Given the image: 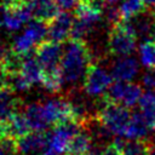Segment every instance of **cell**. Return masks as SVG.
<instances>
[{
    "label": "cell",
    "mask_w": 155,
    "mask_h": 155,
    "mask_svg": "<svg viewBox=\"0 0 155 155\" xmlns=\"http://www.w3.org/2000/svg\"><path fill=\"white\" fill-rule=\"evenodd\" d=\"M91 52L84 40L69 39L63 46L61 71L67 84H76L91 64Z\"/></svg>",
    "instance_id": "1"
},
{
    "label": "cell",
    "mask_w": 155,
    "mask_h": 155,
    "mask_svg": "<svg viewBox=\"0 0 155 155\" xmlns=\"http://www.w3.org/2000/svg\"><path fill=\"white\" fill-rule=\"evenodd\" d=\"M96 116L111 134L125 137L132 114L127 107L119 103H109L103 98V104Z\"/></svg>",
    "instance_id": "2"
},
{
    "label": "cell",
    "mask_w": 155,
    "mask_h": 155,
    "mask_svg": "<svg viewBox=\"0 0 155 155\" xmlns=\"http://www.w3.org/2000/svg\"><path fill=\"white\" fill-rule=\"evenodd\" d=\"M137 30L131 19H122L120 23L113 25L108 38L109 53L119 57L130 56L136 48Z\"/></svg>",
    "instance_id": "3"
},
{
    "label": "cell",
    "mask_w": 155,
    "mask_h": 155,
    "mask_svg": "<svg viewBox=\"0 0 155 155\" xmlns=\"http://www.w3.org/2000/svg\"><path fill=\"white\" fill-rule=\"evenodd\" d=\"M113 82V76L97 62H91L84 76V91L90 97H102Z\"/></svg>",
    "instance_id": "4"
},
{
    "label": "cell",
    "mask_w": 155,
    "mask_h": 155,
    "mask_svg": "<svg viewBox=\"0 0 155 155\" xmlns=\"http://www.w3.org/2000/svg\"><path fill=\"white\" fill-rule=\"evenodd\" d=\"M35 54L44 71L61 69L63 45L51 40H45L35 47Z\"/></svg>",
    "instance_id": "5"
},
{
    "label": "cell",
    "mask_w": 155,
    "mask_h": 155,
    "mask_svg": "<svg viewBox=\"0 0 155 155\" xmlns=\"http://www.w3.org/2000/svg\"><path fill=\"white\" fill-rule=\"evenodd\" d=\"M74 22V15L68 11H59V13L48 22V34L47 40L63 44L70 39L71 27Z\"/></svg>",
    "instance_id": "6"
},
{
    "label": "cell",
    "mask_w": 155,
    "mask_h": 155,
    "mask_svg": "<svg viewBox=\"0 0 155 155\" xmlns=\"http://www.w3.org/2000/svg\"><path fill=\"white\" fill-rule=\"evenodd\" d=\"M42 108L51 126L74 119L70 101L67 98L47 99L45 103H42Z\"/></svg>",
    "instance_id": "7"
},
{
    "label": "cell",
    "mask_w": 155,
    "mask_h": 155,
    "mask_svg": "<svg viewBox=\"0 0 155 155\" xmlns=\"http://www.w3.org/2000/svg\"><path fill=\"white\" fill-rule=\"evenodd\" d=\"M47 142L46 131H30L24 137L17 139V155H38Z\"/></svg>",
    "instance_id": "8"
},
{
    "label": "cell",
    "mask_w": 155,
    "mask_h": 155,
    "mask_svg": "<svg viewBox=\"0 0 155 155\" xmlns=\"http://www.w3.org/2000/svg\"><path fill=\"white\" fill-rule=\"evenodd\" d=\"M21 101L15 96V91L7 86L0 88V122L7 124L19 110Z\"/></svg>",
    "instance_id": "9"
},
{
    "label": "cell",
    "mask_w": 155,
    "mask_h": 155,
    "mask_svg": "<svg viewBox=\"0 0 155 155\" xmlns=\"http://www.w3.org/2000/svg\"><path fill=\"white\" fill-rule=\"evenodd\" d=\"M138 73V62L130 57H120L111 67L110 74L113 76V80L115 81H125L130 82Z\"/></svg>",
    "instance_id": "10"
},
{
    "label": "cell",
    "mask_w": 155,
    "mask_h": 155,
    "mask_svg": "<svg viewBox=\"0 0 155 155\" xmlns=\"http://www.w3.org/2000/svg\"><path fill=\"white\" fill-rule=\"evenodd\" d=\"M23 113L27 117V121L31 131H46L51 126L45 115L42 104L40 103H31L27 105Z\"/></svg>",
    "instance_id": "11"
},
{
    "label": "cell",
    "mask_w": 155,
    "mask_h": 155,
    "mask_svg": "<svg viewBox=\"0 0 155 155\" xmlns=\"http://www.w3.org/2000/svg\"><path fill=\"white\" fill-rule=\"evenodd\" d=\"M21 74L31 84H39L42 81V75H44V69L41 67V64L39 63L36 54H35V50L30 51L29 53L24 54V59H23V65H22V70Z\"/></svg>",
    "instance_id": "12"
},
{
    "label": "cell",
    "mask_w": 155,
    "mask_h": 155,
    "mask_svg": "<svg viewBox=\"0 0 155 155\" xmlns=\"http://www.w3.org/2000/svg\"><path fill=\"white\" fill-rule=\"evenodd\" d=\"M34 18L44 21L46 23L51 22L61 11L56 0H30Z\"/></svg>",
    "instance_id": "13"
},
{
    "label": "cell",
    "mask_w": 155,
    "mask_h": 155,
    "mask_svg": "<svg viewBox=\"0 0 155 155\" xmlns=\"http://www.w3.org/2000/svg\"><path fill=\"white\" fill-rule=\"evenodd\" d=\"M92 144H93L92 136H91L90 131L85 126L69 142L67 155H81V154H85V153H87L88 150L92 149V147H93Z\"/></svg>",
    "instance_id": "14"
},
{
    "label": "cell",
    "mask_w": 155,
    "mask_h": 155,
    "mask_svg": "<svg viewBox=\"0 0 155 155\" xmlns=\"http://www.w3.org/2000/svg\"><path fill=\"white\" fill-rule=\"evenodd\" d=\"M6 130H7V136L12 137L15 139H19L28 134L31 130L30 126L27 121V117L24 113L21 110L18 111L7 124H6Z\"/></svg>",
    "instance_id": "15"
},
{
    "label": "cell",
    "mask_w": 155,
    "mask_h": 155,
    "mask_svg": "<svg viewBox=\"0 0 155 155\" xmlns=\"http://www.w3.org/2000/svg\"><path fill=\"white\" fill-rule=\"evenodd\" d=\"M149 126L147 125L140 110L134 111L131 116L130 125L127 127L125 138L126 139H143L148 134Z\"/></svg>",
    "instance_id": "16"
},
{
    "label": "cell",
    "mask_w": 155,
    "mask_h": 155,
    "mask_svg": "<svg viewBox=\"0 0 155 155\" xmlns=\"http://www.w3.org/2000/svg\"><path fill=\"white\" fill-rule=\"evenodd\" d=\"M138 104L147 125L149 128L155 130V92L147 91L143 93Z\"/></svg>",
    "instance_id": "17"
},
{
    "label": "cell",
    "mask_w": 155,
    "mask_h": 155,
    "mask_svg": "<svg viewBox=\"0 0 155 155\" xmlns=\"http://www.w3.org/2000/svg\"><path fill=\"white\" fill-rule=\"evenodd\" d=\"M23 59H24L23 54H19L11 48L0 63H1L2 69L8 74V76H11V75L21 73L22 65H23Z\"/></svg>",
    "instance_id": "18"
},
{
    "label": "cell",
    "mask_w": 155,
    "mask_h": 155,
    "mask_svg": "<svg viewBox=\"0 0 155 155\" xmlns=\"http://www.w3.org/2000/svg\"><path fill=\"white\" fill-rule=\"evenodd\" d=\"M121 153L122 155H150L151 144L144 139H127Z\"/></svg>",
    "instance_id": "19"
},
{
    "label": "cell",
    "mask_w": 155,
    "mask_h": 155,
    "mask_svg": "<svg viewBox=\"0 0 155 155\" xmlns=\"http://www.w3.org/2000/svg\"><path fill=\"white\" fill-rule=\"evenodd\" d=\"M41 84L48 92H52V93L59 92L62 88V85L64 84L61 69L51 70V71H44Z\"/></svg>",
    "instance_id": "20"
},
{
    "label": "cell",
    "mask_w": 155,
    "mask_h": 155,
    "mask_svg": "<svg viewBox=\"0 0 155 155\" xmlns=\"http://www.w3.org/2000/svg\"><path fill=\"white\" fill-rule=\"evenodd\" d=\"M119 10H120L122 19L128 21L133 18L134 16L139 15L140 12L145 11L147 7L144 5V0H125L120 5Z\"/></svg>",
    "instance_id": "21"
},
{
    "label": "cell",
    "mask_w": 155,
    "mask_h": 155,
    "mask_svg": "<svg viewBox=\"0 0 155 155\" xmlns=\"http://www.w3.org/2000/svg\"><path fill=\"white\" fill-rule=\"evenodd\" d=\"M139 58L145 68L155 69V40H147L140 44Z\"/></svg>",
    "instance_id": "22"
},
{
    "label": "cell",
    "mask_w": 155,
    "mask_h": 155,
    "mask_svg": "<svg viewBox=\"0 0 155 155\" xmlns=\"http://www.w3.org/2000/svg\"><path fill=\"white\" fill-rule=\"evenodd\" d=\"M128 82L125 81H113L111 85L108 87V90L105 91V93L102 96L107 102L109 103H122L125 92H126V87H127Z\"/></svg>",
    "instance_id": "23"
},
{
    "label": "cell",
    "mask_w": 155,
    "mask_h": 155,
    "mask_svg": "<svg viewBox=\"0 0 155 155\" xmlns=\"http://www.w3.org/2000/svg\"><path fill=\"white\" fill-rule=\"evenodd\" d=\"M142 94H143V92H142V86H139V85H137V84L128 82L121 104L125 105V107H127V108H132V107H134L137 103H139V99H140Z\"/></svg>",
    "instance_id": "24"
},
{
    "label": "cell",
    "mask_w": 155,
    "mask_h": 155,
    "mask_svg": "<svg viewBox=\"0 0 155 155\" xmlns=\"http://www.w3.org/2000/svg\"><path fill=\"white\" fill-rule=\"evenodd\" d=\"M2 22H4V27L7 30H10V31H16V30L21 29V27L24 24L22 22V19L16 13H13L10 10H6L4 12V15H2Z\"/></svg>",
    "instance_id": "25"
},
{
    "label": "cell",
    "mask_w": 155,
    "mask_h": 155,
    "mask_svg": "<svg viewBox=\"0 0 155 155\" xmlns=\"http://www.w3.org/2000/svg\"><path fill=\"white\" fill-rule=\"evenodd\" d=\"M8 86L13 90V91H27L31 87V84L21 74H15V75H11L10 79H8Z\"/></svg>",
    "instance_id": "26"
},
{
    "label": "cell",
    "mask_w": 155,
    "mask_h": 155,
    "mask_svg": "<svg viewBox=\"0 0 155 155\" xmlns=\"http://www.w3.org/2000/svg\"><path fill=\"white\" fill-rule=\"evenodd\" d=\"M142 87H144L147 91L155 92V69H148L140 79Z\"/></svg>",
    "instance_id": "27"
},
{
    "label": "cell",
    "mask_w": 155,
    "mask_h": 155,
    "mask_svg": "<svg viewBox=\"0 0 155 155\" xmlns=\"http://www.w3.org/2000/svg\"><path fill=\"white\" fill-rule=\"evenodd\" d=\"M56 1H57L58 7L62 11H69V10L75 8L81 0H56Z\"/></svg>",
    "instance_id": "28"
},
{
    "label": "cell",
    "mask_w": 155,
    "mask_h": 155,
    "mask_svg": "<svg viewBox=\"0 0 155 155\" xmlns=\"http://www.w3.org/2000/svg\"><path fill=\"white\" fill-rule=\"evenodd\" d=\"M102 155H122V153L114 143H110L104 148V150L102 151Z\"/></svg>",
    "instance_id": "29"
},
{
    "label": "cell",
    "mask_w": 155,
    "mask_h": 155,
    "mask_svg": "<svg viewBox=\"0 0 155 155\" xmlns=\"http://www.w3.org/2000/svg\"><path fill=\"white\" fill-rule=\"evenodd\" d=\"M11 48L7 46V44L2 40V39H0V62L5 58V56L7 54V52L10 51Z\"/></svg>",
    "instance_id": "30"
},
{
    "label": "cell",
    "mask_w": 155,
    "mask_h": 155,
    "mask_svg": "<svg viewBox=\"0 0 155 155\" xmlns=\"http://www.w3.org/2000/svg\"><path fill=\"white\" fill-rule=\"evenodd\" d=\"M144 5L148 11L155 12V0H144Z\"/></svg>",
    "instance_id": "31"
},
{
    "label": "cell",
    "mask_w": 155,
    "mask_h": 155,
    "mask_svg": "<svg viewBox=\"0 0 155 155\" xmlns=\"http://www.w3.org/2000/svg\"><path fill=\"white\" fill-rule=\"evenodd\" d=\"M6 136H7L6 125H5V124H2V122H0V140H1L2 138H5Z\"/></svg>",
    "instance_id": "32"
},
{
    "label": "cell",
    "mask_w": 155,
    "mask_h": 155,
    "mask_svg": "<svg viewBox=\"0 0 155 155\" xmlns=\"http://www.w3.org/2000/svg\"><path fill=\"white\" fill-rule=\"evenodd\" d=\"M81 155H101V154H98L97 151H94L93 149H91V150H88L87 153H85V154H81Z\"/></svg>",
    "instance_id": "33"
},
{
    "label": "cell",
    "mask_w": 155,
    "mask_h": 155,
    "mask_svg": "<svg viewBox=\"0 0 155 155\" xmlns=\"http://www.w3.org/2000/svg\"><path fill=\"white\" fill-rule=\"evenodd\" d=\"M119 1H120V0H105V2L109 4V5H114V4L119 2Z\"/></svg>",
    "instance_id": "34"
},
{
    "label": "cell",
    "mask_w": 155,
    "mask_h": 155,
    "mask_svg": "<svg viewBox=\"0 0 155 155\" xmlns=\"http://www.w3.org/2000/svg\"><path fill=\"white\" fill-rule=\"evenodd\" d=\"M150 155H155V144H154V147H151V153H150Z\"/></svg>",
    "instance_id": "35"
},
{
    "label": "cell",
    "mask_w": 155,
    "mask_h": 155,
    "mask_svg": "<svg viewBox=\"0 0 155 155\" xmlns=\"http://www.w3.org/2000/svg\"><path fill=\"white\" fill-rule=\"evenodd\" d=\"M4 25V22H2V18H0V27Z\"/></svg>",
    "instance_id": "36"
},
{
    "label": "cell",
    "mask_w": 155,
    "mask_h": 155,
    "mask_svg": "<svg viewBox=\"0 0 155 155\" xmlns=\"http://www.w3.org/2000/svg\"><path fill=\"white\" fill-rule=\"evenodd\" d=\"M153 36H154V40H155V25H154V31H153Z\"/></svg>",
    "instance_id": "37"
}]
</instances>
